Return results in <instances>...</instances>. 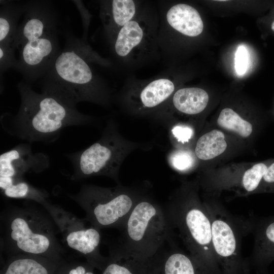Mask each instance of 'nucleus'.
I'll return each instance as SVG.
<instances>
[{
    "label": "nucleus",
    "mask_w": 274,
    "mask_h": 274,
    "mask_svg": "<svg viewBox=\"0 0 274 274\" xmlns=\"http://www.w3.org/2000/svg\"><path fill=\"white\" fill-rule=\"evenodd\" d=\"M248 56V52L245 46H240L237 48L235 54L234 67L238 75H243L246 73L249 65Z\"/></svg>",
    "instance_id": "obj_29"
},
{
    "label": "nucleus",
    "mask_w": 274,
    "mask_h": 274,
    "mask_svg": "<svg viewBox=\"0 0 274 274\" xmlns=\"http://www.w3.org/2000/svg\"><path fill=\"white\" fill-rule=\"evenodd\" d=\"M171 196L165 210L191 256L212 274H222L212 246V221L208 208L187 189Z\"/></svg>",
    "instance_id": "obj_3"
},
{
    "label": "nucleus",
    "mask_w": 274,
    "mask_h": 274,
    "mask_svg": "<svg viewBox=\"0 0 274 274\" xmlns=\"http://www.w3.org/2000/svg\"><path fill=\"white\" fill-rule=\"evenodd\" d=\"M172 229L165 211L144 194L121 228L120 246L116 251L140 260L151 259L171 240Z\"/></svg>",
    "instance_id": "obj_4"
},
{
    "label": "nucleus",
    "mask_w": 274,
    "mask_h": 274,
    "mask_svg": "<svg viewBox=\"0 0 274 274\" xmlns=\"http://www.w3.org/2000/svg\"><path fill=\"white\" fill-rule=\"evenodd\" d=\"M274 260V216L258 223L252 265L257 274H269L268 268Z\"/></svg>",
    "instance_id": "obj_16"
},
{
    "label": "nucleus",
    "mask_w": 274,
    "mask_h": 274,
    "mask_svg": "<svg viewBox=\"0 0 274 274\" xmlns=\"http://www.w3.org/2000/svg\"><path fill=\"white\" fill-rule=\"evenodd\" d=\"M144 194L118 184L113 187L83 185L70 196L85 211L86 219L99 229H121L135 204Z\"/></svg>",
    "instance_id": "obj_8"
},
{
    "label": "nucleus",
    "mask_w": 274,
    "mask_h": 274,
    "mask_svg": "<svg viewBox=\"0 0 274 274\" xmlns=\"http://www.w3.org/2000/svg\"><path fill=\"white\" fill-rule=\"evenodd\" d=\"M263 181L267 184L274 186V162L267 167L263 178Z\"/></svg>",
    "instance_id": "obj_30"
},
{
    "label": "nucleus",
    "mask_w": 274,
    "mask_h": 274,
    "mask_svg": "<svg viewBox=\"0 0 274 274\" xmlns=\"http://www.w3.org/2000/svg\"><path fill=\"white\" fill-rule=\"evenodd\" d=\"M267 169L263 163H258L247 169L242 177V185L244 188L249 192L256 190L263 180V178Z\"/></svg>",
    "instance_id": "obj_25"
},
{
    "label": "nucleus",
    "mask_w": 274,
    "mask_h": 274,
    "mask_svg": "<svg viewBox=\"0 0 274 274\" xmlns=\"http://www.w3.org/2000/svg\"><path fill=\"white\" fill-rule=\"evenodd\" d=\"M109 66L112 62L101 57L89 46H71L59 52L44 75L43 91L76 108L88 101L108 107L112 102L111 90L91 64Z\"/></svg>",
    "instance_id": "obj_1"
},
{
    "label": "nucleus",
    "mask_w": 274,
    "mask_h": 274,
    "mask_svg": "<svg viewBox=\"0 0 274 274\" xmlns=\"http://www.w3.org/2000/svg\"><path fill=\"white\" fill-rule=\"evenodd\" d=\"M25 7V17L18 26L12 46L19 49L26 42L56 32L54 11L47 2H33Z\"/></svg>",
    "instance_id": "obj_13"
},
{
    "label": "nucleus",
    "mask_w": 274,
    "mask_h": 274,
    "mask_svg": "<svg viewBox=\"0 0 274 274\" xmlns=\"http://www.w3.org/2000/svg\"><path fill=\"white\" fill-rule=\"evenodd\" d=\"M208 209L212 221L213 249L222 274H250L249 264L242 255L232 223L218 210Z\"/></svg>",
    "instance_id": "obj_11"
},
{
    "label": "nucleus",
    "mask_w": 274,
    "mask_h": 274,
    "mask_svg": "<svg viewBox=\"0 0 274 274\" xmlns=\"http://www.w3.org/2000/svg\"><path fill=\"white\" fill-rule=\"evenodd\" d=\"M144 1H100L99 16L109 43L117 32L136 15Z\"/></svg>",
    "instance_id": "obj_15"
},
{
    "label": "nucleus",
    "mask_w": 274,
    "mask_h": 274,
    "mask_svg": "<svg viewBox=\"0 0 274 274\" xmlns=\"http://www.w3.org/2000/svg\"><path fill=\"white\" fill-rule=\"evenodd\" d=\"M119 253L123 257L124 262L121 263L118 256L115 253L113 256V261L107 266L102 274H137L130 265V258Z\"/></svg>",
    "instance_id": "obj_26"
},
{
    "label": "nucleus",
    "mask_w": 274,
    "mask_h": 274,
    "mask_svg": "<svg viewBox=\"0 0 274 274\" xmlns=\"http://www.w3.org/2000/svg\"><path fill=\"white\" fill-rule=\"evenodd\" d=\"M196 158L195 153L188 149L176 148L169 152L167 159L173 169L186 173L195 166Z\"/></svg>",
    "instance_id": "obj_24"
},
{
    "label": "nucleus",
    "mask_w": 274,
    "mask_h": 274,
    "mask_svg": "<svg viewBox=\"0 0 274 274\" xmlns=\"http://www.w3.org/2000/svg\"><path fill=\"white\" fill-rule=\"evenodd\" d=\"M271 29L274 31V21L273 22L272 25H271Z\"/></svg>",
    "instance_id": "obj_33"
},
{
    "label": "nucleus",
    "mask_w": 274,
    "mask_h": 274,
    "mask_svg": "<svg viewBox=\"0 0 274 274\" xmlns=\"http://www.w3.org/2000/svg\"><path fill=\"white\" fill-rule=\"evenodd\" d=\"M14 50L12 44H0L1 72H3L12 66L15 67L17 60L14 57Z\"/></svg>",
    "instance_id": "obj_27"
},
{
    "label": "nucleus",
    "mask_w": 274,
    "mask_h": 274,
    "mask_svg": "<svg viewBox=\"0 0 274 274\" xmlns=\"http://www.w3.org/2000/svg\"><path fill=\"white\" fill-rule=\"evenodd\" d=\"M159 25L156 2L144 1L136 15L109 43L116 62L125 69L133 70L160 59Z\"/></svg>",
    "instance_id": "obj_5"
},
{
    "label": "nucleus",
    "mask_w": 274,
    "mask_h": 274,
    "mask_svg": "<svg viewBox=\"0 0 274 274\" xmlns=\"http://www.w3.org/2000/svg\"><path fill=\"white\" fill-rule=\"evenodd\" d=\"M59 228L64 243L91 260H101L100 229L48 200L42 204Z\"/></svg>",
    "instance_id": "obj_10"
},
{
    "label": "nucleus",
    "mask_w": 274,
    "mask_h": 274,
    "mask_svg": "<svg viewBox=\"0 0 274 274\" xmlns=\"http://www.w3.org/2000/svg\"><path fill=\"white\" fill-rule=\"evenodd\" d=\"M227 143L222 132L214 129L201 136L197 141L194 153L202 160L212 159L222 154L226 150Z\"/></svg>",
    "instance_id": "obj_20"
},
{
    "label": "nucleus",
    "mask_w": 274,
    "mask_h": 274,
    "mask_svg": "<svg viewBox=\"0 0 274 274\" xmlns=\"http://www.w3.org/2000/svg\"><path fill=\"white\" fill-rule=\"evenodd\" d=\"M173 72L165 70L148 79L128 77L117 96L121 109L135 117L154 115L176 92Z\"/></svg>",
    "instance_id": "obj_9"
},
{
    "label": "nucleus",
    "mask_w": 274,
    "mask_h": 274,
    "mask_svg": "<svg viewBox=\"0 0 274 274\" xmlns=\"http://www.w3.org/2000/svg\"><path fill=\"white\" fill-rule=\"evenodd\" d=\"M15 67L28 80L44 75L57 56L59 44L56 32L28 41L19 49Z\"/></svg>",
    "instance_id": "obj_12"
},
{
    "label": "nucleus",
    "mask_w": 274,
    "mask_h": 274,
    "mask_svg": "<svg viewBox=\"0 0 274 274\" xmlns=\"http://www.w3.org/2000/svg\"><path fill=\"white\" fill-rule=\"evenodd\" d=\"M41 256L18 254L9 263L4 274H49Z\"/></svg>",
    "instance_id": "obj_22"
},
{
    "label": "nucleus",
    "mask_w": 274,
    "mask_h": 274,
    "mask_svg": "<svg viewBox=\"0 0 274 274\" xmlns=\"http://www.w3.org/2000/svg\"><path fill=\"white\" fill-rule=\"evenodd\" d=\"M85 274H93V273L90 271H87Z\"/></svg>",
    "instance_id": "obj_32"
},
{
    "label": "nucleus",
    "mask_w": 274,
    "mask_h": 274,
    "mask_svg": "<svg viewBox=\"0 0 274 274\" xmlns=\"http://www.w3.org/2000/svg\"><path fill=\"white\" fill-rule=\"evenodd\" d=\"M209 100L208 93L201 88H181L178 89L166 103L156 113L173 109L186 115H195L205 109Z\"/></svg>",
    "instance_id": "obj_17"
},
{
    "label": "nucleus",
    "mask_w": 274,
    "mask_h": 274,
    "mask_svg": "<svg viewBox=\"0 0 274 274\" xmlns=\"http://www.w3.org/2000/svg\"><path fill=\"white\" fill-rule=\"evenodd\" d=\"M140 148L147 149L148 145L126 139L116 123L110 120L98 141L84 150L67 155L74 167L72 179L106 176L121 184L119 173L123 162Z\"/></svg>",
    "instance_id": "obj_6"
},
{
    "label": "nucleus",
    "mask_w": 274,
    "mask_h": 274,
    "mask_svg": "<svg viewBox=\"0 0 274 274\" xmlns=\"http://www.w3.org/2000/svg\"><path fill=\"white\" fill-rule=\"evenodd\" d=\"M25 7L6 4L1 7L0 15V44H12L17 30V22Z\"/></svg>",
    "instance_id": "obj_21"
},
{
    "label": "nucleus",
    "mask_w": 274,
    "mask_h": 274,
    "mask_svg": "<svg viewBox=\"0 0 274 274\" xmlns=\"http://www.w3.org/2000/svg\"><path fill=\"white\" fill-rule=\"evenodd\" d=\"M0 187L10 198L32 200L41 204L47 201L46 192L29 185L23 178L0 177Z\"/></svg>",
    "instance_id": "obj_19"
},
{
    "label": "nucleus",
    "mask_w": 274,
    "mask_h": 274,
    "mask_svg": "<svg viewBox=\"0 0 274 274\" xmlns=\"http://www.w3.org/2000/svg\"><path fill=\"white\" fill-rule=\"evenodd\" d=\"M217 123L221 127L233 131L242 137L247 138L252 132V124L230 108H225L221 111Z\"/></svg>",
    "instance_id": "obj_23"
},
{
    "label": "nucleus",
    "mask_w": 274,
    "mask_h": 274,
    "mask_svg": "<svg viewBox=\"0 0 274 274\" xmlns=\"http://www.w3.org/2000/svg\"><path fill=\"white\" fill-rule=\"evenodd\" d=\"M21 103L19 110L4 127L12 135L29 143L55 141L70 126L91 124L94 117L82 114L45 91L38 93L24 82L18 85Z\"/></svg>",
    "instance_id": "obj_2"
},
{
    "label": "nucleus",
    "mask_w": 274,
    "mask_h": 274,
    "mask_svg": "<svg viewBox=\"0 0 274 274\" xmlns=\"http://www.w3.org/2000/svg\"><path fill=\"white\" fill-rule=\"evenodd\" d=\"M4 245L8 252L48 258L61 251L49 220L30 208L14 209L4 221Z\"/></svg>",
    "instance_id": "obj_7"
},
{
    "label": "nucleus",
    "mask_w": 274,
    "mask_h": 274,
    "mask_svg": "<svg viewBox=\"0 0 274 274\" xmlns=\"http://www.w3.org/2000/svg\"><path fill=\"white\" fill-rule=\"evenodd\" d=\"M163 255V274H212L191 256L176 249Z\"/></svg>",
    "instance_id": "obj_18"
},
{
    "label": "nucleus",
    "mask_w": 274,
    "mask_h": 274,
    "mask_svg": "<svg viewBox=\"0 0 274 274\" xmlns=\"http://www.w3.org/2000/svg\"><path fill=\"white\" fill-rule=\"evenodd\" d=\"M48 157L42 153H33L30 144H22L0 156V177L23 178L29 172L40 173L49 166Z\"/></svg>",
    "instance_id": "obj_14"
},
{
    "label": "nucleus",
    "mask_w": 274,
    "mask_h": 274,
    "mask_svg": "<svg viewBox=\"0 0 274 274\" xmlns=\"http://www.w3.org/2000/svg\"><path fill=\"white\" fill-rule=\"evenodd\" d=\"M173 139L183 145L188 143L192 139L194 134V130L190 126L178 124L174 125L170 130Z\"/></svg>",
    "instance_id": "obj_28"
},
{
    "label": "nucleus",
    "mask_w": 274,
    "mask_h": 274,
    "mask_svg": "<svg viewBox=\"0 0 274 274\" xmlns=\"http://www.w3.org/2000/svg\"><path fill=\"white\" fill-rule=\"evenodd\" d=\"M86 271V268L83 266L79 265L71 269L68 274H85Z\"/></svg>",
    "instance_id": "obj_31"
}]
</instances>
